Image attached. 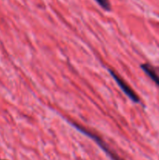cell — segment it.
<instances>
[{
    "label": "cell",
    "mask_w": 159,
    "mask_h": 160,
    "mask_svg": "<svg viewBox=\"0 0 159 160\" xmlns=\"http://www.w3.org/2000/svg\"><path fill=\"white\" fill-rule=\"evenodd\" d=\"M70 124H71L73 127H74L77 131H79L80 132L82 133L83 134H84V135H86L87 137L90 138H91L92 140L94 141L95 143H96L97 145H98V146H99L100 148H101V149L105 152V154L107 155V156H108V157L112 160H124L123 159H122L121 157H119L116 153L112 151L108 146L107 144H106L105 142H104V141L99 137V136L96 135V134H94V133L90 132V131H89L88 130L85 129V128H83V127L80 126V125L76 124V123H72L71 122Z\"/></svg>",
    "instance_id": "1"
},
{
    "label": "cell",
    "mask_w": 159,
    "mask_h": 160,
    "mask_svg": "<svg viewBox=\"0 0 159 160\" xmlns=\"http://www.w3.org/2000/svg\"><path fill=\"white\" fill-rule=\"evenodd\" d=\"M108 72L109 73H110L111 76H112V78H113V79L115 80V82L117 83V84H118V87L120 88V89L123 91V93H124L131 101H132L135 103L140 102V98H139L138 95L132 91V89L131 88L129 87L123 79H122V78H120L117 75V73H115L113 70H110V69L108 70Z\"/></svg>",
    "instance_id": "2"
},
{
    "label": "cell",
    "mask_w": 159,
    "mask_h": 160,
    "mask_svg": "<svg viewBox=\"0 0 159 160\" xmlns=\"http://www.w3.org/2000/svg\"><path fill=\"white\" fill-rule=\"evenodd\" d=\"M142 70L144 71V73L157 84V86L159 87V76L157 75V73H156L154 69L153 68V67H151L150 64L147 63H144V64H142L140 66Z\"/></svg>",
    "instance_id": "3"
},
{
    "label": "cell",
    "mask_w": 159,
    "mask_h": 160,
    "mask_svg": "<svg viewBox=\"0 0 159 160\" xmlns=\"http://www.w3.org/2000/svg\"><path fill=\"white\" fill-rule=\"evenodd\" d=\"M102 9L106 11L111 10V4L109 0H95Z\"/></svg>",
    "instance_id": "4"
}]
</instances>
